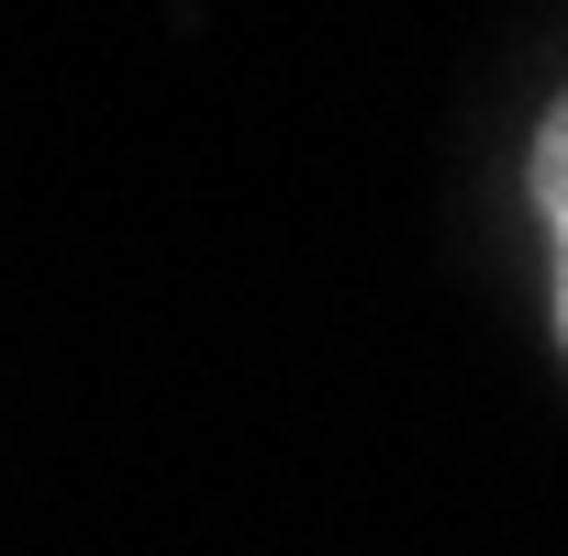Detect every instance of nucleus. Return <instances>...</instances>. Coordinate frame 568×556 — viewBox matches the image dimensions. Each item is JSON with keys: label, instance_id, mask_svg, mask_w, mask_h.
Here are the masks:
<instances>
[{"label": "nucleus", "instance_id": "nucleus-1", "mask_svg": "<svg viewBox=\"0 0 568 556\" xmlns=\"http://www.w3.org/2000/svg\"><path fill=\"white\" fill-rule=\"evenodd\" d=\"M535 212H546V234H557V334H568V101L535 123Z\"/></svg>", "mask_w": 568, "mask_h": 556}]
</instances>
